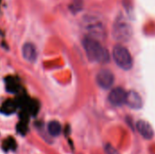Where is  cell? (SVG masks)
Masks as SVG:
<instances>
[{
    "instance_id": "7",
    "label": "cell",
    "mask_w": 155,
    "mask_h": 154,
    "mask_svg": "<svg viewBox=\"0 0 155 154\" xmlns=\"http://www.w3.org/2000/svg\"><path fill=\"white\" fill-rule=\"evenodd\" d=\"M125 103L132 109L139 110L143 107V99L136 91L131 90L126 93Z\"/></svg>"
},
{
    "instance_id": "1",
    "label": "cell",
    "mask_w": 155,
    "mask_h": 154,
    "mask_svg": "<svg viewBox=\"0 0 155 154\" xmlns=\"http://www.w3.org/2000/svg\"><path fill=\"white\" fill-rule=\"evenodd\" d=\"M82 27L87 34V36L95 40H102L106 35L105 23L102 17L97 15H86L82 19Z\"/></svg>"
},
{
    "instance_id": "2",
    "label": "cell",
    "mask_w": 155,
    "mask_h": 154,
    "mask_svg": "<svg viewBox=\"0 0 155 154\" xmlns=\"http://www.w3.org/2000/svg\"><path fill=\"white\" fill-rule=\"evenodd\" d=\"M83 46L90 61L102 64H105L110 61L109 52L98 40L85 36L83 40Z\"/></svg>"
},
{
    "instance_id": "8",
    "label": "cell",
    "mask_w": 155,
    "mask_h": 154,
    "mask_svg": "<svg viewBox=\"0 0 155 154\" xmlns=\"http://www.w3.org/2000/svg\"><path fill=\"white\" fill-rule=\"evenodd\" d=\"M136 128L138 133L146 140H152L154 136V132L152 125L143 120H139L136 123Z\"/></svg>"
},
{
    "instance_id": "11",
    "label": "cell",
    "mask_w": 155,
    "mask_h": 154,
    "mask_svg": "<svg viewBox=\"0 0 155 154\" xmlns=\"http://www.w3.org/2000/svg\"><path fill=\"white\" fill-rule=\"evenodd\" d=\"M104 150H105L106 154H120L118 152V151L114 147H113L111 144H106L104 147Z\"/></svg>"
},
{
    "instance_id": "3",
    "label": "cell",
    "mask_w": 155,
    "mask_h": 154,
    "mask_svg": "<svg viewBox=\"0 0 155 154\" xmlns=\"http://www.w3.org/2000/svg\"><path fill=\"white\" fill-rule=\"evenodd\" d=\"M113 36L115 40L125 43L133 36V27L128 19L123 15H119L113 25Z\"/></svg>"
},
{
    "instance_id": "4",
    "label": "cell",
    "mask_w": 155,
    "mask_h": 154,
    "mask_svg": "<svg viewBox=\"0 0 155 154\" xmlns=\"http://www.w3.org/2000/svg\"><path fill=\"white\" fill-rule=\"evenodd\" d=\"M113 57L116 64L123 70H130L133 67V57L129 50L124 45L117 44L114 47Z\"/></svg>"
},
{
    "instance_id": "5",
    "label": "cell",
    "mask_w": 155,
    "mask_h": 154,
    "mask_svg": "<svg viewBox=\"0 0 155 154\" xmlns=\"http://www.w3.org/2000/svg\"><path fill=\"white\" fill-rule=\"evenodd\" d=\"M97 84L103 89H109L114 83V75L108 69H103L98 72L96 75Z\"/></svg>"
},
{
    "instance_id": "6",
    "label": "cell",
    "mask_w": 155,
    "mask_h": 154,
    "mask_svg": "<svg viewBox=\"0 0 155 154\" xmlns=\"http://www.w3.org/2000/svg\"><path fill=\"white\" fill-rule=\"evenodd\" d=\"M125 98L126 92L121 87H116L113 89L108 96L109 102L114 106H121L125 103Z\"/></svg>"
},
{
    "instance_id": "9",
    "label": "cell",
    "mask_w": 155,
    "mask_h": 154,
    "mask_svg": "<svg viewBox=\"0 0 155 154\" xmlns=\"http://www.w3.org/2000/svg\"><path fill=\"white\" fill-rule=\"evenodd\" d=\"M23 57L29 63H35L37 59V50L32 43H25L22 48Z\"/></svg>"
},
{
    "instance_id": "10",
    "label": "cell",
    "mask_w": 155,
    "mask_h": 154,
    "mask_svg": "<svg viewBox=\"0 0 155 154\" xmlns=\"http://www.w3.org/2000/svg\"><path fill=\"white\" fill-rule=\"evenodd\" d=\"M61 130H62L61 124L57 121H52L47 125V131L49 134L52 135L53 137L58 136L61 133Z\"/></svg>"
}]
</instances>
